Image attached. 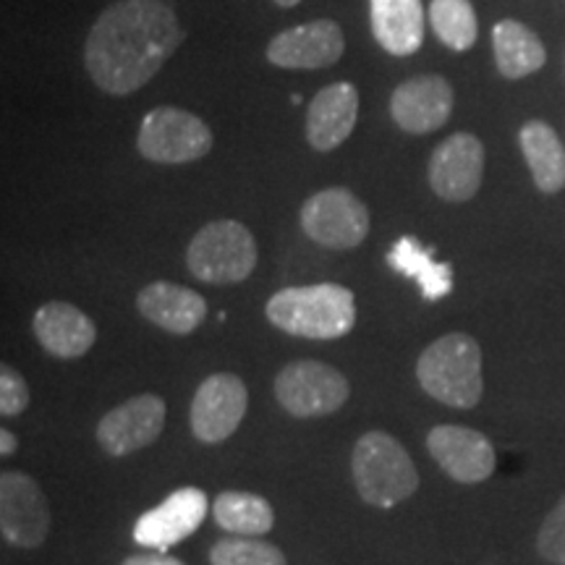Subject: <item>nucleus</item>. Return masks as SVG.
Segmentation results:
<instances>
[{
    "label": "nucleus",
    "instance_id": "obj_1",
    "mask_svg": "<svg viewBox=\"0 0 565 565\" xmlns=\"http://www.w3.org/2000/svg\"><path fill=\"white\" fill-rule=\"evenodd\" d=\"M181 42L183 26L166 0H118L89 30L84 63L97 87L124 97L145 87Z\"/></svg>",
    "mask_w": 565,
    "mask_h": 565
},
{
    "label": "nucleus",
    "instance_id": "obj_2",
    "mask_svg": "<svg viewBox=\"0 0 565 565\" xmlns=\"http://www.w3.org/2000/svg\"><path fill=\"white\" fill-rule=\"evenodd\" d=\"M267 320L282 333L312 341H335L351 333L356 324V301L345 286L317 282V286L282 288L267 301Z\"/></svg>",
    "mask_w": 565,
    "mask_h": 565
},
{
    "label": "nucleus",
    "instance_id": "obj_3",
    "mask_svg": "<svg viewBox=\"0 0 565 565\" xmlns=\"http://www.w3.org/2000/svg\"><path fill=\"white\" fill-rule=\"evenodd\" d=\"M416 380L429 398L454 408H475L482 401V349L471 335L448 333L422 351Z\"/></svg>",
    "mask_w": 565,
    "mask_h": 565
},
{
    "label": "nucleus",
    "instance_id": "obj_4",
    "mask_svg": "<svg viewBox=\"0 0 565 565\" xmlns=\"http://www.w3.org/2000/svg\"><path fill=\"white\" fill-rule=\"evenodd\" d=\"M351 475L359 498L372 508H395L419 490V471L412 456L387 433L359 437L351 454Z\"/></svg>",
    "mask_w": 565,
    "mask_h": 565
},
{
    "label": "nucleus",
    "instance_id": "obj_5",
    "mask_svg": "<svg viewBox=\"0 0 565 565\" xmlns=\"http://www.w3.org/2000/svg\"><path fill=\"white\" fill-rule=\"evenodd\" d=\"M186 267L194 278L212 286H231L249 278L257 267V242L236 221L207 223L186 249Z\"/></svg>",
    "mask_w": 565,
    "mask_h": 565
},
{
    "label": "nucleus",
    "instance_id": "obj_6",
    "mask_svg": "<svg viewBox=\"0 0 565 565\" xmlns=\"http://www.w3.org/2000/svg\"><path fill=\"white\" fill-rule=\"evenodd\" d=\"M349 395L351 387L345 374L315 359L291 362L275 377V398L296 419L335 414Z\"/></svg>",
    "mask_w": 565,
    "mask_h": 565
},
{
    "label": "nucleus",
    "instance_id": "obj_7",
    "mask_svg": "<svg viewBox=\"0 0 565 565\" xmlns=\"http://www.w3.org/2000/svg\"><path fill=\"white\" fill-rule=\"evenodd\" d=\"M137 147L141 158L160 166H183L202 160L212 150V131L194 113L154 108L141 121Z\"/></svg>",
    "mask_w": 565,
    "mask_h": 565
},
{
    "label": "nucleus",
    "instance_id": "obj_8",
    "mask_svg": "<svg viewBox=\"0 0 565 565\" xmlns=\"http://www.w3.org/2000/svg\"><path fill=\"white\" fill-rule=\"evenodd\" d=\"M301 228L328 249H353L370 233V210L349 189H324L303 202Z\"/></svg>",
    "mask_w": 565,
    "mask_h": 565
},
{
    "label": "nucleus",
    "instance_id": "obj_9",
    "mask_svg": "<svg viewBox=\"0 0 565 565\" xmlns=\"http://www.w3.org/2000/svg\"><path fill=\"white\" fill-rule=\"evenodd\" d=\"M51 532V505L45 492L24 471L0 477V534L13 547L34 550Z\"/></svg>",
    "mask_w": 565,
    "mask_h": 565
},
{
    "label": "nucleus",
    "instance_id": "obj_10",
    "mask_svg": "<svg viewBox=\"0 0 565 565\" xmlns=\"http://www.w3.org/2000/svg\"><path fill=\"white\" fill-rule=\"evenodd\" d=\"M249 393L242 377L231 372L210 374L192 401V433L196 440L217 445L236 433L246 416Z\"/></svg>",
    "mask_w": 565,
    "mask_h": 565
},
{
    "label": "nucleus",
    "instance_id": "obj_11",
    "mask_svg": "<svg viewBox=\"0 0 565 565\" xmlns=\"http://www.w3.org/2000/svg\"><path fill=\"white\" fill-rule=\"evenodd\" d=\"M166 401L160 395H134L97 424V445L113 458H121L158 440L166 427Z\"/></svg>",
    "mask_w": 565,
    "mask_h": 565
},
{
    "label": "nucleus",
    "instance_id": "obj_12",
    "mask_svg": "<svg viewBox=\"0 0 565 565\" xmlns=\"http://www.w3.org/2000/svg\"><path fill=\"white\" fill-rule=\"evenodd\" d=\"M210 511V500L200 487H181L168 494L152 511L141 513L134 524V540L158 553H166L173 545L192 536L202 526Z\"/></svg>",
    "mask_w": 565,
    "mask_h": 565
},
{
    "label": "nucleus",
    "instance_id": "obj_13",
    "mask_svg": "<svg viewBox=\"0 0 565 565\" xmlns=\"http://www.w3.org/2000/svg\"><path fill=\"white\" fill-rule=\"evenodd\" d=\"M429 186L445 202H469L484 175V147L471 134H454L429 158Z\"/></svg>",
    "mask_w": 565,
    "mask_h": 565
},
{
    "label": "nucleus",
    "instance_id": "obj_14",
    "mask_svg": "<svg viewBox=\"0 0 565 565\" xmlns=\"http://www.w3.org/2000/svg\"><path fill=\"white\" fill-rule=\"evenodd\" d=\"M427 450L445 475L461 484H479L494 471L492 443L471 427L440 424L429 433Z\"/></svg>",
    "mask_w": 565,
    "mask_h": 565
},
{
    "label": "nucleus",
    "instance_id": "obj_15",
    "mask_svg": "<svg viewBox=\"0 0 565 565\" xmlns=\"http://www.w3.org/2000/svg\"><path fill=\"white\" fill-rule=\"evenodd\" d=\"M345 51L343 30L333 19L294 26L275 34L267 45V61L280 68H328L341 61Z\"/></svg>",
    "mask_w": 565,
    "mask_h": 565
},
{
    "label": "nucleus",
    "instance_id": "obj_16",
    "mask_svg": "<svg viewBox=\"0 0 565 565\" xmlns=\"http://www.w3.org/2000/svg\"><path fill=\"white\" fill-rule=\"evenodd\" d=\"M391 113L395 124L408 134L437 131L454 113V87L437 74L414 76L395 87Z\"/></svg>",
    "mask_w": 565,
    "mask_h": 565
},
{
    "label": "nucleus",
    "instance_id": "obj_17",
    "mask_svg": "<svg viewBox=\"0 0 565 565\" xmlns=\"http://www.w3.org/2000/svg\"><path fill=\"white\" fill-rule=\"evenodd\" d=\"M137 309L145 320L173 335H189L207 317V301L179 282L154 280L137 296Z\"/></svg>",
    "mask_w": 565,
    "mask_h": 565
},
{
    "label": "nucleus",
    "instance_id": "obj_18",
    "mask_svg": "<svg viewBox=\"0 0 565 565\" xmlns=\"http://www.w3.org/2000/svg\"><path fill=\"white\" fill-rule=\"evenodd\" d=\"M359 118V89L349 82L320 89L307 110V139L317 152H330L351 137Z\"/></svg>",
    "mask_w": 565,
    "mask_h": 565
},
{
    "label": "nucleus",
    "instance_id": "obj_19",
    "mask_svg": "<svg viewBox=\"0 0 565 565\" xmlns=\"http://www.w3.org/2000/svg\"><path fill=\"white\" fill-rule=\"evenodd\" d=\"M32 330L38 343L58 359H79L97 341V328L79 307L47 301L34 312Z\"/></svg>",
    "mask_w": 565,
    "mask_h": 565
},
{
    "label": "nucleus",
    "instance_id": "obj_20",
    "mask_svg": "<svg viewBox=\"0 0 565 565\" xmlns=\"http://www.w3.org/2000/svg\"><path fill=\"white\" fill-rule=\"evenodd\" d=\"M372 32L380 47L391 55H412L424 42L422 0H370Z\"/></svg>",
    "mask_w": 565,
    "mask_h": 565
},
{
    "label": "nucleus",
    "instance_id": "obj_21",
    "mask_svg": "<svg viewBox=\"0 0 565 565\" xmlns=\"http://www.w3.org/2000/svg\"><path fill=\"white\" fill-rule=\"evenodd\" d=\"M492 47L498 71L505 79H524L545 66L547 53L542 40L515 19H503L492 30Z\"/></svg>",
    "mask_w": 565,
    "mask_h": 565
},
{
    "label": "nucleus",
    "instance_id": "obj_22",
    "mask_svg": "<svg viewBox=\"0 0 565 565\" xmlns=\"http://www.w3.org/2000/svg\"><path fill=\"white\" fill-rule=\"evenodd\" d=\"M387 265L395 273L419 282L422 296L427 301L443 299L454 288V270H450V265L437 263L433 257V249L416 242L414 236H404L393 244V249L387 252Z\"/></svg>",
    "mask_w": 565,
    "mask_h": 565
},
{
    "label": "nucleus",
    "instance_id": "obj_23",
    "mask_svg": "<svg viewBox=\"0 0 565 565\" xmlns=\"http://www.w3.org/2000/svg\"><path fill=\"white\" fill-rule=\"evenodd\" d=\"M526 166L540 192L557 194L565 189V150L545 121H529L519 134Z\"/></svg>",
    "mask_w": 565,
    "mask_h": 565
},
{
    "label": "nucleus",
    "instance_id": "obj_24",
    "mask_svg": "<svg viewBox=\"0 0 565 565\" xmlns=\"http://www.w3.org/2000/svg\"><path fill=\"white\" fill-rule=\"evenodd\" d=\"M215 524L236 536H263L275 526V511L265 498L254 492L225 490L212 503Z\"/></svg>",
    "mask_w": 565,
    "mask_h": 565
},
{
    "label": "nucleus",
    "instance_id": "obj_25",
    "mask_svg": "<svg viewBox=\"0 0 565 565\" xmlns=\"http://www.w3.org/2000/svg\"><path fill=\"white\" fill-rule=\"evenodd\" d=\"M429 24L450 51H469L477 42V13L471 0H433Z\"/></svg>",
    "mask_w": 565,
    "mask_h": 565
},
{
    "label": "nucleus",
    "instance_id": "obj_26",
    "mask_svg": "<svg viewBox=\"0 0 565 565\" xmlns=\"http://www.w3.org/2000/svg\"><path fill=\"white\" fill-rule=\"evenodd\" d=\"M210 565H288V561L270 542L254 536H231L212 545Z\"/></svg>",
    "mask_w": 565,
    "mask_h": 565
},
{
    "label": "nucleus",
    "instance_id": "obj_27",
    "mask_svg": "<svg viewBox=\"0 0 565 565\" xmlns=\"http://www.w3.org/2000/svg\"><path fill=\"white\" fill-rule=\"evenodd\" d=\"M536 550L545 561L565 565V494L542 521L540 534H536Z\"/></svg>",
    "mask_w": 565,
    "mask_h": 565
},
{
    "label": "nucleus",
    "instance_id": "obj_28",
    "mask_svg": "<svg viewBox=\"0 0 565 565\" xmlns=\"http://www.w3.org/2000/svg\"><path fill=\"white\" fill-rule=\"evenodd\" d=\"M26 406H30L26 380L13 366L3 364L0 366V414L9 419V416H19Z\"/></svg>",
    "mask_w": 565,
    "mask_h": 565
},
{
    "label": "nucleus",
    "instance_id": "obj_29",
    "mask_svg": "<svg viewBox=\"0 0 565 565\" xmlns=\"http://www.w3.org/2000/svg\"><path fill=\"white\" fill-rule=\"evenodd\" d=\"M121 565H186V563L166 553H139V555L126 557Z\"/></svg>",
    "mask_w": 565,
    "mask_h": 565
},
{
    "label": "nucleus",
    "instance_id": "obj_30",
    "mask_svg": "<svg viewBox=\"0 0 565 565\" xmlns=\"http://www.w3.org/2000/svg\"><path fill=\"white\" fill-rule=\"evenodd\" d=\"M17 435L13 433H9V429H3V433H0V454L3 456H13L17 454Z\"/></svg>",
    "mask_w": 565,
    "mask_h": 565
},
{
    "label": "nucleus",
    "instance_id": "obj_31",
    "mask_svg": "<svg viewBox=\"0 0 565 565\" xmlns=\"http://www.w3.org/2000/svg\"><path fill=\"white\" fill-rule=\"evenodd\" d=\"M275 3L282 6V9H294V6H299L301 0H275Z\"/></svg>",
    "mask_w": 565,
    "mask_h": 565
}]
</instances>
